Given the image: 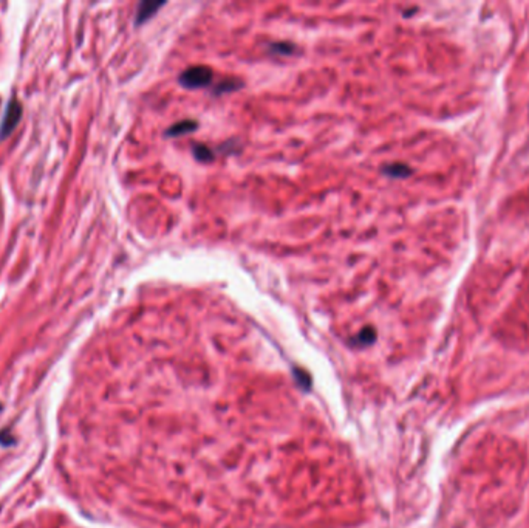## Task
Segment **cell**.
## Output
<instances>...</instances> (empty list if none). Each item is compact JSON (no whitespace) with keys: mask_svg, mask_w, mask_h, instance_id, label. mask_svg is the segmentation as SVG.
Masks as SVG:
<instances>
[{"mask_svg":"<svg viewBox=\"0 0 529 528\" xmlns=\"http://www.w3.org/2000/svg\"><path fill=\"white\" fill-rule=\"evenodd\" d=\"M165 5V2H141L138 5V10H136V19L135 23L141 25L146 21H149L150 17L157 13L158 8Z\"/></svg>","mask_w":529,"mask_h":528,"instance_id":"cell-3","label":"cell"},{"mask_svg":"<svg viewBox=\"0 0 529 528\" xmlns=\"http://www.w3.org/2000/svg\"><path fill=\"white\" fill-rule=\"evenodd\" d=\"M374 336H377V335H374V330L372 327H367L361 331L360 335H357L356 341H360L361 344H372L374 341Z\"/></svg>","mask_w":529,"mask_h":528,"instance_id":"cell-9","label":"cell"},{"mask_svg":"<svg viewBox=\"0 0 529 528\" xmlns=\"http://www.w3.org/2000/svg\"><path fill=\"white\" fill-rule=\"evenodd\" d=\"M240 85H242V81H240V79H237V78H228V79H223V81H221V82L217 85L216 90H214V93H217V95H218V93L233 92V90L240 89Z\"/></svg>","mask_w":529,"mask_h":528,"instance_id":"cell-6","label":"cell"},{"mask_svg":"<svg viewBox=\"0 0 529 528\" xmlns=\"http://www.w3.org/2000/svg\"><path fill=\"white\" fill-rule=\"evenodd\" d=\"M194 155L199 161H211L214 160V152L203 144H194Z\"/></svg>","mask_w":529,"mask_h":528,"instance_id":"cell-7","label":"cell"},{"mask_svg":"<svg viewBox=\"0 0 529 528\" xmlns=\"http://www.w3.org/2000/svg\"><path fill=\"white\" fill-rule=\"evenodd\" d=\"M214 79V72L206 65H195L189 67L182 73L180 84L186 89H200L208 87Z\"/></svg>","mask_w":529,"mask_h":528,"instance_id":"cell-1","label":"cell"},{"mask_svg":"<svg viewBox=\"0 0 529 528\" xmlns=\"http://www.w3.org/2000/svg\"><path fill=\"white\" fill-rule=\"evenodd\" d=\"M382 172L391 178H406L412 174V169L403 163H391L384 166Z\"/></svg>","mask_w":529,"mask_h":528,"instance_id":"cell-5","label":"cell"},{"mask_svg":"<svg viewBox=\"0 0 529 528\" xmlns=\"http://www.w3.org/2000/svg\"><path fill=\"white\" fill-rule=\"evenodd\" d=\"M197 127H199V123L194 121V119H183V121L170 126L169 129L166 131V136H169V138H174V136H182V135L197 131Z\"/></svg>","mask_w":529,"mask_h":528,"instance_id":"cell-4","label":"cell"},{"mask_svg":"<svg viewBox=\"0 0 529 528\" xmlns=\"http://www.w3.org/2000/svg\"><path fill=\"white\" fill-rule=\"evenodd\" d=\"M269 48L279 55H289L293 53L294 47L291 44H288V42H276V44H271Z\"/></svg>","mask_w":529,"mask_h":528,"instance_id":"cell-8","label":"cell"},{"mask_svg":"<svg viewBox=\"0 0 529 528\" xmlns=\"http://www.w3.org/2000/svg\"><path fill=\"white\" fill-rule=\"evenodd\" d=\"M21 116H22L21 102L17 99H11L10 102H8L2 124H0V138H6V136L16 129L17 123L21 121Z\"/></svg>","mask_w":529,"mask_h":528,"instance_id":"cell-2","label":"cell"}]
</instances>
